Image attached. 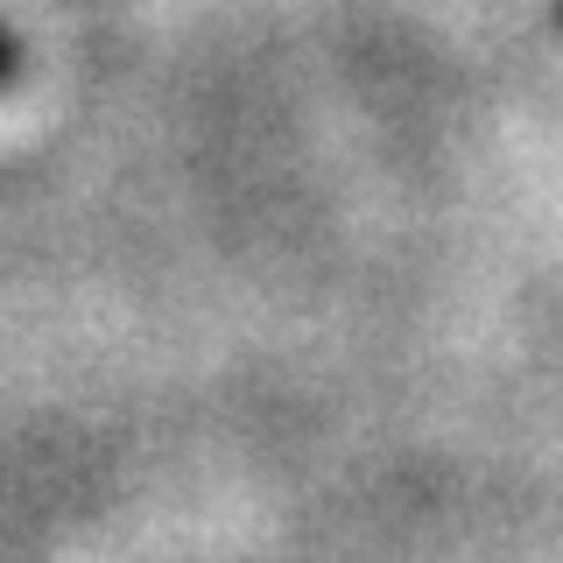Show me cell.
<instances>
[{
    "label": "cell",
    "mask_w": 563,
    "mask_h": 563,
    "mask_svg": "<svg viewBox=\"0 0 563 563\" xmlns=\"http://www.w3.org/2000/svg\"><path fill=\"white\" fill-rule=\"evenodd\" d=\"M556 29H563V0H556Z\"/></svg>",
    "instance_id": "cell-2"
},
{
    "label": "cell",
    "mask_w": 563,
    "mask_h": 563,
    "mask_svg": "<svg viewBox=\"0 0 563 563\" xmlns=\"http://www.w3.org/2000/svg\"><path fill=\"white\" fill-rule=\"evenodd\" d=\"M22 85V35L0 22V92H14Z\"/></svg>",
    "instance_id": "cell-1"
}]
</instances>
